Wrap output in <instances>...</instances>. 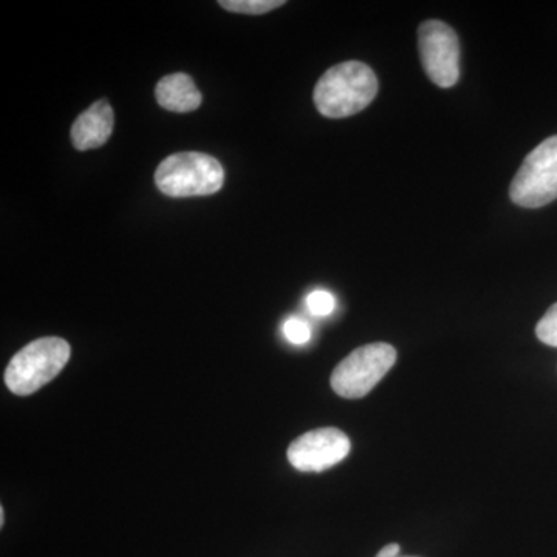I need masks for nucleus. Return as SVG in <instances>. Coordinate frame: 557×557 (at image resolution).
<instances>
[{"instance_id":"1","label":"nucleus","mask_w":557,"mask_h":557,"mask_svg":"<svg viewBox=\"0 0 557 557\" xmlns=\"http://www.w3.org/2000/svg\"><path fill=\"white\" fill-rule=\"evenodd\" d=\"M379 78L369 65L347 61L329 69L314 87L317 109L327 119L357 115L375 100Z\"/></svg>"},{"instance_id":"2","label":"nucleus","mask_w":557,"mask_h":557,"mask_svg":"<svg viewBox=\"0 0 557 557\" xmlns=\"http://www.w3.org/2000/svg\"><path fill=\"white\" fill-rule=\"evenodd\" d=\"M72 354L67 341L49 336L27 344L17 351L5 370L7 387L14 395L35 394L60 375Z\"/></svg>"},{"instance_id":"3","label":"nucleus","mask_w":557,"mask_h":557,"mask_svg":"<svg viewBox=\"0 0 557 557\" xmlns=\"http://www.w3.org/2000/svg\"><path fill=\"white\" fill-rule=\"evenodd\" d=\"M225 171L214 157L200 152H180L161 161L156 183L164 196H212L222 189Z\"/></svg>"},{"instance_id":"4","label":"nucleus","mask_w":557,"mask_h":557,"mask_svg":"<svg viewBox=\"0 0 557 557\" xmlns=\"http://www.w3.org/2000/svg\"><path fill=\"white\" fill-rule=\"evenodd\" d=\"M397 361V350L386 343H373L351 351L332 373V387L339 397H366Z\"/></svg>"},{"instance_id":"5","label":"nucleus","mask_w":557,"mask_h":557,"mask_svg":"<svg viewBox=\"0 0 557 557\" xmlns=\"http://www.w3.org/2000/svg\"><path fill=\"white\" fill-rule=\"evenodd\" d=\"M509 197L522 208H542L557 199V135L528 153L512 180Z\"/></svg>"},{"instance_id":"6","label":"nucleus","mask_w":557,"mask_h":557,"mask_svg":"<svg viewBox=\"0 0 557 557\" xmlns=\"http://www.w3.org/2000/svg\"><path fill=\"white\" fill-rule=\"evenodd\" d=\"M421 64L432 83L443 89L460 78V42L457 33L442 21L429 20L418 28Z\"/></svg>"},{"instance_id":"7","label":"nucleus","mask_w":557,"mask_h":557,"mask_svg":"<svg viewBox=\"0 0 557 557\" xmlns=\"http://www.w3.org/2000/svg\"><path fill=\"white\" fill-rule=\"evenodd\" d=\"M350 453V440L336 428L313 429L289 445V463L298 471L321 472L335 467Z\"/></svg>"},{"instance_id":"8","label":"nucleus","mask_w":557,"mask_h":557,"mask_svg":"<svg viewBox=\"0 0 557 557\" xmlns=\"http://www.w3.org/2000/svg\"><path fill=\"white\" fill-rule=\"evenodd\" d=\"M115 124V113L108 101L101 100L84 110L72 126V141L78 150L101 148L108 143Z\"/></svg>"},{"instance_id":"9","label":"nucleus","mask_w":557,"mask_h":557,"mask_svg":"<svg viewBox=\"0 0 557 557\" xmlns=\"http://www.w3.org/2000/svg\"><path fill=\"white\" fill-rule=\"evenodd\" d=\"M157 101L170 112L188 113L200 108L201 91L186 73H172L157 84Z\"/></svg>"},{"instance_id":"10","label":"nucleus","mask_w":557,"mask_h":557,"mask_svg":"<svg viewBox=\"0 0 557 557\" xmlns=\"http://www.w3.org/2000/svg\"><path fill=\"white\" fill-rule=\"evenodd\" d=\"M220 7L242 14H265L285 5L284 0H220Z\"/></svg>"},{"instance_id":"11","label":"nucleus","mask_w":557,"mask_h":557,"mask_svg":"<svg viewBox=\"0 0 557 557\" xmlns=\"http://www.w3.org/2000/svg\"><path fill=\"white\" fill-rule=\"evenodd\" d=\"M536 335L547 346L557 347V302L539 321Z\"/></svg>"},{"instance_id":"12","label":"nucleus","mask_w":557,"mask_h":557,"mask_svg":"<svg viewBox=\"0 0 557 557\" xmlns=\"http://www.w3.org/2000/svg\"><path fill=\"white\" fill-rule=\"evenodd\" d=\"M336 300L333 298L332 293L325 289H317L307 296V307L314 317H329L335 310Z\"/></svg>"},{"instance_id":"13","label":"nucleus","mask_w":557,"mask_h":557,"mask_svg":"<svg viewBox=\"0 0 557 557\" xmlns=\"http://www.w3.org/2000/svg\"><path fill=\"white\" fill-rule=\"evenodd\" d=\"M284 335L285 338L289 341V343L293 344H306L309 343L311 332L309 324H307L306 321H302V319L298 318H289L287 321L284 322Z\"/></svg>"},{"instance_id":"14","label":"nucleus","mask_w":557,"mask_h":557,"mask_svg":"<svg viewBox=\"0 0 557 557\" xmlns=\"http://www.w3.org/2000/svg\"><path fill=\"white\" fill-rule=\"evenodd\" d=\"M399 555V545L398 544H388L386 547L381 549L376 557H398Z\"/></svg>"},{"instance_id":"15","label":"nucleus","mask_w":557,"mask_h":557,"mask_svg":"<svg viewBox=\"0 0 557 557\" xmlns=\"http://www.w3.org/2000/svg\"><path fill=\"white\" fill-rule=\"evenodd\" d=\"M3 523H5V511H3V508H0V525L3 527Z\"/></svg>"}]
</instances>
